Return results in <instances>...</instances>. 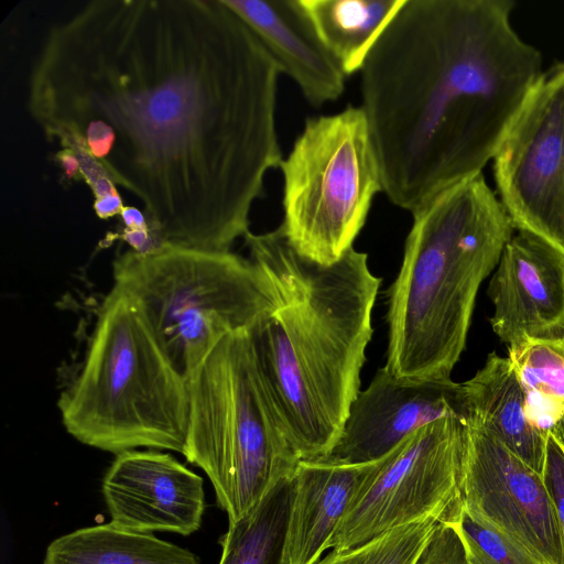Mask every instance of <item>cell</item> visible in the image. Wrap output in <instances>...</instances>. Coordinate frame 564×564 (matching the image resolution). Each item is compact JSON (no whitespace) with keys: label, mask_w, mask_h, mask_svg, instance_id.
Listing matches in <instances>:
<instances>
[{"label":"cell","mask_w":564,"mask_h":564,"mask_svg":"<svg viewBox=\"0 0 564 564\" xmlns=\"http://www.w3.org/2000/svg\"><path fill=\"white\" fill-rule=\"evenodd\" d=\"M279 75L224 0H93L48 29L26 108L142 204L156 247L230 251L283 160Z\"/></svg>","instance_id":"cell-1"},{"label":"cell","mask_w":564,"mask_h":564,"mask_svg":"<svg viewBox=\"0 0 564 564\" xmlns=\"http://www.w3.org/2000/svg\"><path fill=\"white\" fill-rule=\"evenodd\" d=\"M512 0H405L366 59L361 108L383 193L410 213L481 174L543 75Z\"/></svg>","instance_id":"cell-2"},{"label":"cell","mask_w":564,"mask_h":564,"mask_svg":"<svg viewBox=\"0 0 564 564\" xmlns=\"http://www.w3.org/2000/svg\"><path fill=\"white\" fill-rule=\"evenodd\" d=\"M243 239L271 296L250 327L260 368L300 459L325 458L360 392L381 279L354 247L322 264L301 254L281 226Z\"/></svg>","instance_id":"cell-3"},{"label":"cell","mask_w":564,"mask_h":564,"mask_svg":"<svg viewBox=\"0 0 564 564\" xmlns=\"http://www.w3.org/2000/svg\"><path fill=\"white\" fill-rule=\"evenodd\" d=\"M411 214L402 264L387 292L383 368L399 378L451 379L466 347L478 290L516 228L482 173Z\"/></svg>","instance_id":"cell-4"},{"label":"cell","mask_w":564,"mask_h":564,"mask_svg":"<svg viewBox=\"0 0 564 564\" xmlns=\"http://www.w3.org/2000/svg\"><path fill=\"white\" fill-rule=\"evenodd\" d=\"M57 406L78 442L119 454L144 447L183 455L189 394L141 305L115 284L97 310Z\"/></svg>","instance_id":"cell-5"},{"label":"cell","mask_w":564,"mask_h":564,"mask_svg":"<svg viewBox=\"0 0 564 564\" xmlns=\"http://www.w3.org/2000/svg\"><path fill=\"white\" fill-rule=\"evenodd\" d=\"M183 455L208 476L229 522L301 462L263 377L250 327L223 337L187 379Z\"/></svg>","instance_id":"cell-6"},{"label":"cell","mask_w":564,"mask_h":564,"mask_svg":"<svg viewBox=\"0 0 564 564\" xmlns=\"http://www.w3.org/2000/svg\"><path fill=\"white\" fill-rule=\"evenodd\" d=\"M112 278L141 305L186 380L223 337L251 327L271 307L261 272L231 251L170 245L147 252L129 249L115 259Z\"/></svg>","instance_id":"cell-7"},{"label":"cell","mask_w":564,"mask_h":564,"mask_svg":"<svg viewBox=\"0 0 564 564\" xmlns=\"http://www.w3.org/2000/svg\"><path fill=\"white\" fill-rule=\"evenodd\" d=\"M290 243L322 264L339 260L383 192L381 167L361 107L308 118L280 164Z\"/></svg>","instance_id":"cell-8"},{"label":"cell","mask_w":564,"mask_h":564,"mask_svg":"<svg viewBox=\"0 0 564 564\" xmlns=\"http://www.w3.org/2000/svg\"><path fill=\"white\" fill-rule=\"evenodd\" d=\"M465 425L457 416L417 430L389 455L357 492L332 549L347 550L424 518L442 522L462 498Z\"/></svg>","instance_id":"cell-9"},{"label":"cell","mask_w":564,"mask_h":564,"mask_svg":"<svg viewBox=\"0 0 564 564\" xmlns=\"http://www.w3.org/2000/svg\"><path fill=\"white\" fill-rule=\"evenodd\" d=\"M492 160L498 197L514 228L564 253V64L543 73Z\"/></svg>","instance_id":"cell-10"},{"label":"cell","mask_w":564,"mask_h":564,"mask_svg":"<svg viewBox=\"0 0 564 564\" xmlns=\"http://www.w3.org/2000/svg\"><path fill=\"white\" fill-rule=\"evenodd\" d=\"M464 425V506L543 564H564L563 535L542 474L485 427Z\"/></svg>","instance_id":"cell-11"},{"label":"cell","mask_w":564,"mask_h":564,"mask_svg":"<svg viewBox=\"0 0 564 564\" xmlns=\"http://www.w3.org/2000/svg\"><path fill=\"white\" fill-rule=\"evenodd\" d=\"M465 415L463 383L399 378L380 368L351 402L334 448L322 459L377 462L425 425L447 416L464 422Z\"/></svg>","instance_id":"cell-12"},{"label":"cell","mask_w":564,"mask_h":564,"mask_svg":"<svg viewBox=\"0 0 564 564\" xmlns=\"http://www.w3.org/2000/svg\"><path fill=\"white\" fill-rule=\"evenodd\" d=\"M102 494L111 523L140 533L189 535L199 529L205 511L202 477L156 449L117 454Z\"/></svg>","instance_id":"cell-13"},{"label":"cell","mask_w":564,"mask_h":564,"mask_svg":"<svg viewBox=\"0 0 564 564\" xmlns=\"http://www.w3.org/2000/svg\"><path fill=\"white\" fill-rule=\"evenodd\" d=\"M491 328L507 346L524 338L564 336V253L518 231L507 242L489 283Z\"/></svg>","instance_id":"cell-14"},{"label":"cell","mask_w":564,"mask_h":564,"mask_svg":"<svg viewBox=\"0 0 564 564\" xmlns=\"http://www.w3.org/2000/svg\"><path fill=\"white\" fill-rule=\"evenodd\" d=\"M248 25L304 99L318 108L340 98L346 75L318 37L300 0H224Z\"/></svg>","instance_id":"cell-15"},{"label":"cell","mask_w":564,"mask_h":564,"mask_svg":"<svg viewBox=\"0 0 564 564\" xmlns=\"http://www.w3.org/2000/svg\"><path fill=\"white\" fill-rule=\"evenodd\" d=\"M382 458L367 464L301 460L294 471L283 564H316L357 492Z\"/></svg>","instance_id":"cell-16"},{"label":"cell","mask_w":564,"mask_h":564,"mask_svg":"<svg viewBox=\"0 0 564 564\" xmlns=\"http://www.w3.org/2000/svg\"><path fill=\"white\" fill-rule=\"evenodd\" d=\"M463 391L464 423L485 427L542 474L546 437L528 419L524 391L510 359L490 352L475 376L463 382Z\"/></svg>","instance_id":"cell-17"},{"label":"cell","mask_w":564,"mask_h":564,"mask_svg":"<svg viewBox=\"0 0 564 564\" xmlns=\"http://www.w3.org/2000/svg\"><path fill=\"white\" fill-rule=\"evenodd\" d=\"M346 76L360 72L405 0H300Z\"/></svg>","instance_id":"cell-18"},{"label":"cell","mask_w":564,"mask_h":564,"mask_svg":"<svg viewBox=\"0 0 564 564\" xmlns=\"http://www.w3.org/2000/svg\"><path fill=\"white\" fill-rule=\"evenodd\" d=\"M43 564H199L195 554L152 533L111 522L78 529L50 543Z\"/></svg>","instance_id":"cell-19"},{"label":"cell","mask_w":564,"mask_h":564,"mask_svg":"<svg viewBox=\"0 0 564 564\" xmlns=\"http://www.w3.org/2000/svg\"><path fill=\"white\" fill-rule=\"evenodd\" d=\"M507 357L524 391L529 421L564 444V336L524 338L508 346Z\"/></svg>","instance_id":"cell-20"},{"label":"cell","mask_w":564,"mask_h":564,"mask_svg":"<svg viewBox=\"0 0 564 564\" xmlns=\"http://www.w3.org/2000/svg\"><path fill=\"white\" fill-rule=\"evenodd\" d=\"M294 474L278 478L242 518L229 522L218 564H283Z\"/></svg>","instance_id":"cell-21"},{"label":"cell","mask_w":564,"mask_h":564,"mask_svg":"<svg viewBox=\"0 0 564 564\" xmlns=\"http://www.w3.org/2000/svg\"><path fill=\"white\" fill-rule=\"evenodd\" d=\"M438 522L435 518H424L391 529L357 546L332 549L316 564H416Z\"/></svg>","instance_id":"cell-22"},{"label":"cell","mask_w":564,"mask_h":564,"mask_svg":"<svg viewBox=\"0 0 564 564\" xmlns=\"http://www.w3.org/2000/svg\"><path fill=\"white\" fill-rule=\"evenodd\" d=\"M442 522L457 534L468 564H543L519 542L471 513L462 500Z\"/></svg>","instance_id":"cell-23"},{"label":"cell","mask_w":564,"mask_h":564,"mask_svg":"<svg viewBox=\"0 0 564 564\" xmlns=\"http://www.w3.org/2000/svg\"><path fill=\"white\" fill-rule=\"evenodd\" d=\"M542 476L564 541V444L552 434L546 435Z\"/></svg>","instance_id":"cell-24"},{"label":"cell","mask_w":564,"mask_h":564,"mask_svg":"<svg viewBox=\"0 0 564 564\" xmlns=\"http://www.w3.org/2000/svg\"><path fill=\"white\" fill-rule=\"evenodd\" d=\"M416 564H468L455 531L444 522L437 528Z\"/></svg>","instance_id":"cell-25"},{"label":"cell","mask_w":564,"mask_h":564,"mask_svg":"<svg viewBox=\"0 0 564 564\" xmlns=\"http://www.w3.org/2000/svg\"><path fill=\"white\" fill-rule=\"evenodd\" d=\"M54 161L62 167L63 175L67 180H80V162L73 150L68 148L59 149L54 154Z\"/></svg>","instance_id":"cell-26"},{"label":"cell","mask_w":564,"mask_h":564,"mask_svg":"<svg viewBox=\"0 0 564 564\" xmlns=\"http://www.w3.org/2000/svg\"><path fill=\"white\" fill-rule=\"evenodd\" d=\"M119 216L127 229L151 231L143 210L134 206L124 205Z\"/></svg>","instance_id":"cell-27"}]
</instances>
